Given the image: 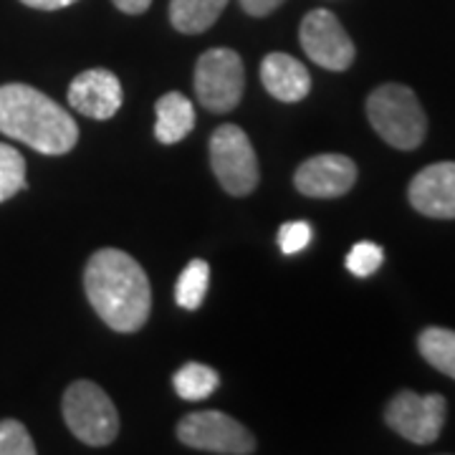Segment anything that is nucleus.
<instances>
[{
    "label": "nucleus",
    "mask_w": 455,
    "mask_h": 455,
    "mask_svg": "<svg viewBox=\"0 0 455 455\" xmlns=\"http://www.w3.org/2000/svg\"><path fill=\"white\" fill-rule=\"evenodd\" d=\"M410 205L435 220H455V163H435L410 182Z\"/></svg>",
    "instance_id": "11"
},
{
    "label": "nucleus",
    "mask_w": 455,
    "mask_h": 455,
    "mask_svg": "<svg viewBox=\"0 0 455 455\" xmlns=\"http://www.w3.org/2000/svg\"><path fill=\"white\" fill-rule=\"evenodd\" d=\"M84 291L99 319L114 331H140L149 319V278L142 266L119 248H104L89 259L84 271Z\"/></svg>",
    "instance_id": "1"
},
{
    "label": "nucleus",
    "mask_w": 455,
    "mask_h": 455,
    "mask_svg": "<svg viewBox=\"0 0 455 455\" xmlns=\"http://www.w3.org/2000/svg\"><path fill=\"white\" fill-rule=\"evenodd\" d=\"M357 182V164L344 155H316L299 164L293 185L307 197H341Z\"/></svg>",
    "instance_id": "10"
},
{
    "label": "nucleus",
    "mask_w": 455,
    "mask_h": 455,
    "mask_svg": "<svg viewBox=\"0 0 455 455\" xmlns=\"http://www.w3.org/2000/svg\"><path fill=\"white\" fill-rule=\"evenodd\" d=\"M382 260H385V251L379 245L372 243V241H362L349 251L347 268H349V274H355L357 278H367L382 266Z\"/></svg>",
    "instance_id": "20"
},
{
    "label": "nucleus",
    "mask_w": 455,
    "mask_h": 455,
    "mask_svg": "<svg viewBox=\"0 0 455 455\" xmlns=\"http://www.w3.org/2000/svg\"><path fill=\"white\" fill-rule=\"evenodd\" d=\"M367 116L372 130L395 149H415L427 134L420 99L403 84H382L367 99Z\"/></svg>",
    "instance_id": "3"
},
{
    "label": "nucleus",
    "mask_w": 455,
    "mask_h": 455,
    "mask_svg": "<svg viewBox=\"0 0 455 455\" xmlns=\"http://www.w3.org/2000/svg\"><path fill=\"white\" fill-rule=\"evenodd\" d=\"M281 3L283 0H241V8H243L248 16L263 18L268 16V13H274Z\"/></svg>",
    "instance_id": "23"
},
{
    "label": "nucleus",
    "mask_w": 455,
    "mask_h": 455,
    "mask_svg": "<svg viewBox=\"0 0 455 455\" xmlns=\"http://www.w3.org/2000/svg\"><path fill=\"white\" fill-rule=\"evenodd\" d=\"M114 5L127 16H140L152 5V0H114Z\"/></svg>",
    "instance_id": "24"
},
{
    "label": "nucleus",
    "mask_w": 455,
    "mask_h": 455,
    "mask_svg": "<svg viewBox=\"0 0 455 455\" xmlns=\"http://www.w3.org/2000/svg\"><path fill=\"white\" fill-rule=\"evenodd\" d=\"M0 132L51 157L71 152L79 142L74 116L59 101L26 84L0 86Z\"/></svg>",
    "instance_id": "2"
},
{
    "label": "nucleus",
    "mask_w": 455,
    "mask_h": 455,
    "mask_svg": "<svg viewBox=\"0 0 455 455\" xmlns=\"http://www.w3.org/2000/svg\"><path fill=\"white\" fill-rule=\"evenodd\" d=\"M211 167L223 190L235 197L251 196L259 185V157L248 134L235 124H223L211 137Z\"/></svg>",
    "instance_id": "5"
},
{
    "label": "nucleus",
    "mask_w": 455,
    "mask_h": 455,
    "mask_svg": "<svg viewBox=\"0 0 455 455\" xmlns=\"http://www.w3.org/2000/svg\"><path fill=\"white\" fill-rule=\"evenodd\" d=\"M228 0H170V20L180 33H203L220 18Z\"/></svg>",
    "instance_id": "15"
},
{
    "label": "nucleus",
    "mask_w": 455,
    "mask_h": 455,
    "mask_svg": "<svg viewBox=\"0 0 455 455\" xmlns=\"http://www.w3.org/2000/svg\"><path fill=\"white\" fill-rule=\"evenodd\" d=\"M36 445L26 425L18 420H0V455H33Z\"/></svg>",
    "instance_id": "21"
},
{
    "label": "nucleus",
    "mask_w": 455,
    "mask_h": 455,
    "mask_svg": "<svg viewBox=\"0 0 455 455\" xmlns=\"http://www.w3.org/2000/svg\"><path fill=\"white\" fill-rule=\"evenodd\" d=\"M301 49L314 64L329 71H344L355 61V44L349 33L341 28L339 18L331 11L316 8L301 20Z\"/></svg>",
    "instance_id": "9"
},
{
    "label": "nucleus",
    "mask_w": 455,
    "mask_h": 455,
    "mask_svg": "<svg viewBox=\"0 0 455 455\" xmlns=\"http://www.w3.org/2000/svg\"><path fill=\"white\" fill-rule=\"evenodd\" d=\"M178 438L185 445L208 453L251 455L256 451V440L248 433V427L218 410H200L182 418L178 425Z\"/></svg>",
    "instance_id": "7"
},
{
    "label": "nucleus",
    "mask_w": 455,
    "mask_h": 455,
    "mask_svg": "<svg viewBox=\"0 0 455 455\" xmlns=\"http://www.w3.org/2000/svg\"><path fill=\"white\" fill-rule=\"evenodd\" d=\"M172 385H175V392H178L182 400L200 403V400H208L212 392L218 390L220 377L208 364L188 362V364H182L178 372H175Z\"/></svg>",
    "instance_id": "16"
},
{
    "label": "nucleus",
    "mask_w": 455,
    "mask_h": 455,
    "mask_svg": "<svg viewBox=\"0 0 455 455\" xmlns=\"http://www.w3.org/2000/svg\"><path fill=\"white\" fill-rule=\"evenodd\" d=\"M64 420L86 445H109L119 433V415L109 395L89 379L74 382L64 395Z\"/></svg>",
    "instance_id": "4"
},
{
    "label": "nucleus",
    "mask_w": 455,
    "mask_h": 455,
    "mask_svg": "<svg viewBox=\"0 0 455 455\" xmlns=\"http://www.w3.org/2000/svg\"><path fill=\"white\" fill-rule=\"evenodd\" d=\"M26 188V160L16 147L0 142V203Z\"/></svg>",
    "instance_id": "19"
},
{
    "label": "nucleus",
    "mask_w": 455,
    "mask_h": 455,
    "mask_svg": "<svg viewBox=\"0 0 455 455\" xmlns=\"http://www.w3.org/2000/svg\"><path fill=\"white\" fill-rule=\"evenodd\" d=\"M208 283H211V266L205 260H190L178 278L175 286V299L182 309H197L208 293Z\"/></svg>",
    "instance_id": "18"
},
{
    "label": "nucleus",
    "mask_w": 455,
    "mask_h": 455,
    "mask_svg": "<svg viewBox=\"0 0 455 455\" xmlns=\"http://www.w3.org/2000/svg\"><path fill=\"white\" fill-rule=\"evenodd\" d=\"M243 61L235 51L211 49L197 59L196 94L208 112H233L243 97Z\"/></svg>",
    "instance_id": "6"
},
{
    "label": "nucleus",
    "mask_w": 455,
    "mask_h": 455,
    "mask_svg": "<svg viewBox=\"0 0 455 455\" xmlns=\"http://www.w3.org/2000/svg\"><path fill=\"white\" fill-rule=\"evenodd\" d=\"M448 403L443 395H415L403 390L390 400L385 410V420L397 435L415 445H430L440 438L445 425Z\"/></svg>",
    "instance_id": "8"
},
{
    "label": "nucleus",
    "mask_w": 455,
    "mask_h": 455,
    "mask_svg": "<svg viewBox=\"0 0 455 455\" xmlns=\"http://www.w3.org/2000/svg\"><path fill=\"white\" fill-rule=\"evenodd\" d=\"M155 112H157L155 137L163 145H178L196 127L193 101L185 97V94H180V92H170V94L157 99Z\"/></svg>",
    "instance_id": "14"
},
{
    "label": "nucleus",
    "mask_w": 455,
    "mask_h": 455,
    "mask_svg": "<svg viewBox=\"0 0 455 455\" xmlns=\"http://www.w3.org/2000/svg\"><path fill=\"white\" fill-rule=\"evenodd\" d=\"M28 8H38V11H59L66 5H74L76 0H20Z\"/></svg>",
    "instance_id": "25"
},
{
    "label": "nucleus",
    "mask_w": 455,
    "mask_h": 455,
    "mask_svg": "<svg viewBox=\"0 0 455 455\" xmlns=\"http://www.w3.org/2000/svg\"><path fill=\"white\" fill-rule=\"evenodd\" d=\"M68 104L89 119H112L122 107V84L107 68H89L68 86Z\"/></svg>",
    "instance_id": "12"
},
{
    "label": "nucleus",
    "mask_w": 455,
    "mask_h": 455,
    "mask_svg": "<svg viewBox=\"0 0 455 455\" xmlns=\"http://www.w3.org/2000/svg\"><path fill=\"white\" fill-rule=\"evenodd\" d=\"M260 82L271 97L289 104L309 97L311 92L309 68L289 53H268L260 64Z\"/></svg>",
    "instance_id": "13"
},
{
    "label": "nucleus",
    "mask_w": 455,
    "mask_h": 455,
    "mask_svg": "<svg viewBox=\"0 0 455 455\" xmlns=\"http://www.w3.org/2000/svg\"><path fill=\"white\" fill-rule=\"evenodd\" d=\"M311 235H314V230L307 220L283 223L278 230V245L286 256H293V253H301L311 243Z\"/></svg>",
    "instance_id": "22"
},
{
    "label": "nucleus",
    "mask_w": 455,
    "mask_h": 455,
    "mask_svg": "<svg viewBox=\"0 0 455 455\" xmlns=\"http://www.w3.org/2000/svg\"><path fill=\"white\" fill-rule=\"evenodd\" d=\"M418 347H420V355L430 367H435L438 372L455 379V331L430 326L420 334Z\"/></svg>",
    "instance_id": "17"
}]
</instances>
